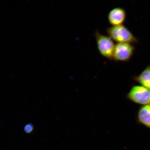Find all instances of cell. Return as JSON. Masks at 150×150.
I'll return each instance as SVG.
<instances>
[{
  "instance_id": "1",
  "label": "cell",
  "mask_w": 150,
  "mask_h": 150,
  "mask_svg": "<svg viewBox=\"0 0 150 150\" xmlns=\"http://www.w3.org/2000/svg\"><path fill=\"white\" fill-rule=\"evenodd\" d=\"M109 36L117 43L134 44L138 42V39L128 28L123 25L112 26L106 30Z\"/></svg>"
},
{
  "instance_id": "2",
  "label": "cell",
  "mask_w": 150,
  "mask_h": 150,
  "mask_svg": "<svg viewBox=\"0 0 150 150\" xmlns=\"http://www.w3.org/2000/svg\"><path fill=\"white\" fill-rule=\"evenodd\" d=\"M97 48L103 57L110 60H112L115 45L111 38L102 34L98 31L95 33Z\"/></svg>"
},
{
  "instance_id": "3",
  "label": "cell",
  "mask_w": 150,
  "mask_h": 150,
  "mask_svg": "<svg viewBox=\"0 0 150 150\" xmlns=\"http://www.w3.org/2000/svg\"><path fill=\"white\" fill-rule=\"evenodd\" d=\"M129 100L143 106L150 105V90L142 86H134L127 96Z\"/></svg>"
},
{
  "instance_id": "4",
  "label": "cell",
  "mask_w": 150,
  "mask_h": 150,
  "mask_svg": "<svg viewBox=\"0 0 150 150\" xmlns=\"http://www.w3.org/2000/svg\"><path fill=\"white\" fill-rule=\"evenodd\" d=\"M134 46L129 43H117L115 45L112 60L127 62L130 60L135 51Z\"/></svg>"
},
{
  "instance_id": "5",
  "label": "cell",
  "mask_w": 150,
  "mask_h": 150,
  "mask_svg": "<svg viewBox=\"0 0 150 150\" xmlns=\"http://www.w3.org/2000/svg\"><path fill=\"white\" fill-rule=\"evenodd\" d=\"M126 18V11L124 9L120 7L112 9L109 12L108 15V21L112 26L123 25Z\"/></svg>"
},
{
  "instance_id": "6",
  "label": "cell",
  "mask_w": 150,
  "mask_h": 150,
  "mask_svg": "<svg viewBox=\"0 0 150 150\" xmlns=\"http://www.w3.org/2000/svg\"><path fill=\"white\" fill-rule=\"evenodd\" d=\"M137 119L141 124L150 129V105L143 106L140 108Z\"/></svg>"
},
{
  "instance_id": "7",
  "label": "cell",
  "mask_w": 150,
  "mask_h": 150,
  "mask_svg": "<svg viewBox=\"0 0 150 150\" xmlns=\"http://www.w3.org/2000/svg\"><path fill=\"white\" fill-rule=\"evenodd\" d=\"M134 79L142 86L150 90V66H148L138 76H134Z\"/></svg>"
},
{
  "instance_id": "8",
  "label": "cell",
  "mask_w": 150,
  "mask_h": 150,
  "mask_svg": "<svg viewBox=\"0 0 150 150\" xmlns=\"http://www.w3.org/2000/svg\"><path fill=\"white\" fill-rule=\"evenodd\" d=\"M33 129V125L31 124H28L26 125L24 127V130L26 133L29 134V133L32 132Z\"/></svg>"
}]
</instances>
